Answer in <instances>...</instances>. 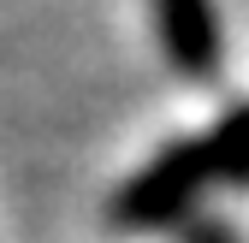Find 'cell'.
<instances>
[{"label":"cell","mask_w":249,"mask_h":243,"mask_svg":"<svg viewBox=\"0 0 249 243\" xmlns=\"http://www.w3.org/2000/svg\"><path fill=\"white\" fill-rule=\"evenodd\" d=\"M202 190H208V155H202V137L172 142V148H160V155H154V160L131 178V184L119 190V202H113V226H124V231H154V226L178 220Z\"/></svg>","instance_id":"obj_1"},{"label":"cell","mask_w":249,"mask_h":243,"mask_svg":"<svg viewBox=\"0 0 249 243\" xmlns=\"http://www.w3.org/2000/svg\"><path fill=\"white\" fill-rule=\"evenodd\" d=\"M148 6H154L160 48L172 53L178 71H190V77H213V71H220L226 36H220V12H213V0H148Z\"/></svg>","instance_id":"obj_2"},{"label":"cell","mask_w":249,"mask_h":243,"mask_svg":"<svg viewBox=\"0 0 249 243\" xmlns=\"http://www.w3.org/2000/svg\"><path fill=\"white\" fill-rule=\"evenodd\" d=\"M202 155H208V184H249V101H237L202 137Z\"/></svg>","instance_id":"obj_3"}]
</instances>
